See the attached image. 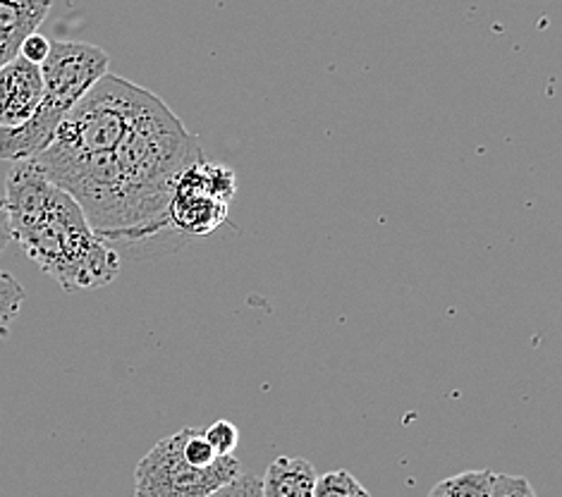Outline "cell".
I'll use <instances>...</instances> for the list:
<instances>
[{
    "mask_svg": "<svg viewBox=\"0 0 562 497\" xmlns=\"http://www.w3.org/2000/svg\"><path fill=\"white\" fill-rule=\"evenodd\" d=\"M120 190L117 241H142L168 227V204L184 170L204 160L202 144L158 97L113 149Z\"/></svg>",
    "mask_w": 562,
    "mask_h": 497,
    "instance_id": "6da1fadb",
    "label": "cell"
},
{
    "mask_svg": "<svg viewBox=\"0 0 562 497\" xmlns=\"http://www.w3.org/2000/svg\"><path fill=\"white\" fill-rule=\"evenodd\" d=\"M18 241L65 292L99 290L120 273L117 251L97 237L77 201L63 190H56L46 216Z\"/></svg>",
    "mask_w": 562,
    "mask_h": 497,
    "instance_id": "7a4b0ae2",
    "label": "cell"
},
{
    "mask_svg": "<svg viewBox=\"0 0 562 497\" xmlns=\"http://www.w3.org/2000/svg\"><path fill=\"white\" fill-rule=\"evenodd\" d=\"M109 53L82 42H50L46 60L38 65L44 97L34 115L20 127L0 129V160H26L53 142L63 117L109 72Z\"/></svg>",
    "mask_w": 562,
    "mask_h": 497,
    "instance_id": "3957f363",
    "label": "cell"
},
{
    "mask_svg": "<svg viewBox=\"0 0 562 497\" xmlns=\"http://www.w3.org/2000/svg\"><path fill=\"white\" fill-rule=\"evenodd\" d=\"M154 97L149 89L105 72L63 117L48 146L68 154L113 151Z\"/></svg>",
    "mask_w": 562,
    "mask_h": 497,
    "instance_id": "277c9868",
    "label": "cell"
},
{
    "mask_svg": "<svg viewBox=\"0 0 562 497\" xmlns=\"http://www.w3.org/2000/svg\"><path fill=\"white\" fill-rule=\"evenodd\" d=\"M243 474L235 454L218 456L206 468L184 460L180 433L158 440L135 468V497H209Z\"/></svg>",
    "mask_w": 562,
    "mask_h": 497,
    "instance_id": "5b68a950",
    "label": "cell"
},
{
    "mask_svg": "<svg viewBox=\"0 0 562 497\" xmlns=\"http://www.w3.org/2000/svg\"><path fill=\"white\" fill-rule=\"evenodd\" d=\"M237 178L231 168L199 160L180 174L168 204V223L184 235H209L225 223Z\"/></svg>",
    "mask_w": 562,
    "mask_h": 497,
    "instance_id": "8992f818",
    "label": "cell"
},
{
    "mask_svg": "<svg viewBox=\"0 0 562 497\" xmlns=\"http://www.w3.org/2000/svg\"><path fill=\"white\" fill-rule=\"evenodd\" d=\"M56 184H50L46 174L34 166L32 158L15 160L10 166L5 178V196L3 204L8 211L12 239H20L32 227L46 216L53 196H56Z\"/></svg>",
    "mask_w": 562,
    "mask_h": 497,
    "instance_id": "52a82bcc",
    "label": "cell"
},
{
    "mask_svg": "<svg viewBox=\"0 0 562 497\" xmlns=\"http://www.w3.org/2000/svg\"><path fill=\"white\" fill-rule=\"evenodd\" d=\"M44 79L38 65L15 58L0 67V129L20 127L42 103Z\"/></svg>",
    "mask_w": 562,
    "mask_h": 497,
    "instance_id": "ba28073f",
    "label": "cell"
},
{
    "mask_svg": "<svg viewBox=\"0 0 562 497\" xmlns=\"http://www.w3.org/2000/svg\"><path fill=\"white\" fill-rule=\"evenodd\" d=\"M316 468L302 456H278L261 476L263 497H314Z\"/></svg>",
    "mask_w": 562,
    "mask_h": 497,
    "instance_id": "9c48e42d",
    "label": "cell"
},
{
    "mask_svg": "<svg viewBox=\"0 0 562 497\" xmlns=\"http://www.w3.org/2000/svg\"><path fill=\"white\" fill-rule=\"evenodd\" d=\"M491 468H476L436 483L428 497H491Z\"/></svg>",
    "mask_w": 562,
    "mask_h": 497,
    "instance_id": "30bf717a",
    "label": "cell"
},
{
    "mask_svg": "<svg viewBox=\"0 0 562 497\" xmlns=\"http://www.w3.org/2000/svg\"><path fill=\"white\" fill-rule=\"evenodd\" d=\"M26 300L22 282L5 271H0V338H8V332L20 316V308Z\"/></svg>",
    "mask_w": 562,
    "mask_h": 497,
    "instance_id": "8fae6325",
    "label": "cell"
},
{
    "mask_svg": "<svg viewBox=\"0 0 562 497\" xmlns=\"http://www.w3.org/2000/svg\"><path fill=\"white\" fill-rule=\"evenodd\" d=\"M314 497H371V493L345 468L316 478Z\"/></svg>",
    "mask_w": 562,
    "mask_h": 497,
    "instance_id": "7c38bea8",
    "label": "cell"
},
{
    "mask_svg": "<svg viewBox=\"0 0 562 497\" xmlns=\"http://www.w3.org/2000/svg\"><path fill=\"white\" fill-rule=\"evenodd\" d=\"M180 448H182L184 460L199 468H206L218 460V454L211 448V442L206 440L204 431H196V428H182Z\"/></svg>",
    "mask_w": 562,
    "mask_h": 497,
    "instance_id": "4fadbf2b",
    "label": "cell"
},
{
    "mask_svg": "<svg viewBox=\"0 0 562 497\" xmlns=\"http://www.w3.org/2000/svg\"><path fill=\"white\" fill-rule=\"evenodd\" d=\"M204 436L211 442V448L216 450L218 456L233 454L235 448H237V442H239L237 426L231 423L227 419H221V421H216L213 426H209L206 431H204Z\"/></svg>",
    "mask_w": 562,
    "mask_h": 497,
    "instance_id": "5bb4252c",
    "label": "cell"
},
{
    "mask_svg": "<svg viewBox=\"0 0 562 497\" xmlns=\"http://www.w3.org/2000/svg\"><path fill=\"white\" fill-rule=\"evenodd\" d=\"M491 497H537L529 478L510 476V474H493Z\"/></svg>",
    "mask_w": 562,
    "mask_h": 497,
    "instance_id": "9a60e30c",
    "label": "cell"
},
{
    "mask_svg": "<svg viewBox=\"0 0 562 497\" xmlns=\"http://www.w3.org/2000/svg\"><path fill=\"white\" fill-rule=\"evenodd\" d=\"M209 497H263L261 493V476L254 474H239L231 483H225L223 488L211 493Z\"/></svg>",
    "mask_w": 562,
    "mask_h": 497,
    "instance_id": "2e32d148",
    "label": "cell"
},
{
    "mask_svg": "<svg viewBox=\"0 0 562 497\" xmlns=\"http://www.w3.org/2000/svg\"><path fill=\"white\" fill-rule=\"evenodd\" d=\"M48 50H50V42H48V38L38 34V32H34V34L26 36V38H22V44H20V58L30 60V63H34V65H42V63L46 60V56H48Z\"/></svg>",
    "mask_w": 562,
    "mask_h": 497,
    "instance_id": "e0dca14e",
    "label": "cell"
},
{
    "mask_svg": "<svg viewBox=\"0 0 562 497\" xmlns=\"http://www.w3.org/2000/svg\"><path fill=\"white\" fill-rule=\"evenodd\" d=\"M20 38L8 34L5 30H0V67L8 65L10 60H15L20 56Z\"/></svg>",
    "mask_w": 562,
    "mask_h": 497,
    "instance_id": "ac0fdd59",
    "label": "cell"
},
{
    "mask_svg": "<svg viewBox=\"0 0 562 497\" xmlns=\"http://www.w3.org/2000/svg\"><path fill=\"white\" fill-rule=\"evenodd\" d=\"M12 241V233H10V221H8V211L3 199H0V253L8 249V245Z\"/></svg>",
    "mask_w": 562,
    "mask_h": 497,
    "instance_id": "d6986e66",
    "label": "cell"
}]
</instances>
